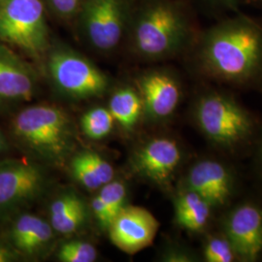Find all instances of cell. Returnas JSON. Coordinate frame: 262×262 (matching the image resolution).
<instances>
[{
    "label": "cell",
    "instance_id": "obj_1",
    "mask_svg": "<svg viewBox=\"0 0 262 262\" xmlns=\"http://www.w3.org/2000/svg\"><path fill=\"white\" fill-rule=\"evenodd\" d=\"M195 61L208 79L231 85L262 82V24L237 14L207 28L196 39Z\"/></svg>",
    "mask_w": 262,
    "mask_h": 262
},
{
    "label": "cell",
    "instance_id": "obj_2",
    "mask_svg": "<svg viewBox=\"0 0 262 262\" xmlns=\"http://www.w3.org/2000/svg\"><path fill=\"white\" fill-rule=\"evenodd\" d=\"M12 133L19 145L45 163L62 165L72 157L75 125L69 115L54 105H31L13 119Z\"/></svg>",
    "mask_w": 262,
    "mask_h": 262
},
{
    "label": "cell",
    "instance_id": "obj_3",
    "mask_svg": "<svg viewBox=\"0 0 262 262\" xmlns=\"http://www.w3.org/2000/svg\"><path fill=\"white\" fill-rule=\"evenodd\" d=\"M191 39L186 13L170 0H154L144 7L133 31L134 48L146 59L174 56Z\"/></svg>",
    "mask_w": 262,
    "mask_h": 262
},
{
    "label": "cell",
    "instance_id": "obj_4",
    "mask_svg": "<svg viewBox=\"0 0 262 262\" xmlns=\"http://www.w3.org/2000/svg\"><path fill=\"white\" fill-rule=\"evenodd\" d=\"M198 129L216 147L234 150L253 136L252 115L228 94L210 91L201 94L193 106Z\"/></svg>",
    "mask_w": 262,
    "mask_h": 262
},
{
    "label": "cell",
    "instance_id": "obj_5",
    "mask_svg": "<svg viewBox=\"0 0 262 262\" xmlns=\"http://www.w3.org/2000/svg\"><path fill=\"white\" fill-rule=\"evenodd\" d=\"M0 38L30 55L43 53L48 28L42 0H2Z\"/></svg>",
    "mask_w": 262,
    "mask_h": 262
},
{
    "label": "cell",
    "instance_id": "obj_6",
    "mask_svg": "<svg viewBox=\"0 0 262 262\" xmlns=\"http://www.w3.org/2000/svg\"><path fill=\"white\" fill-rule=\"evenodd\" d=\"M48 70L56 89L72 99L99 97L108 79L93 62L73 51L56 49L48 59Z\"/></svg>",
    "mask_w": 262,
    "mask_h": 262
},
{
    "label": "cell",
    "instance_id": "obj_7",
    "mask_svg": "<svg viewBox=\"0 0 262 262\" xmlns=\"http://www.w3.org/2000/svg\"><path fill=\"white\" fill-rule=\"evenodd\" d=\"M47 173L36 162L11 159L0 162V217L16 214L37 201L47 189Z\"/></svg>",
    "mask_w": 262,
    "mask_h": 262
},
{
    "label": "cell",
    "instance_id": "obj_8",
    "mask_svg": "<svg viewBox=\"0 0 262 262\" xmlns=\"http://www.w3.org/2000/svg\"><path fill=\"white\" fill-rule=\"evenodd\" d=\"M183 150L170 137H154L133 151L130 166L133 173L160 187L171 185L183 161Z\"/></svg>",
    "mask_w": 262,
    "mask_h": 262
},
{
    "label": "cell",
    "instance_id": "obj_9",
    "mask_svg": "<svg viewBox=\"0 0 262 262\" xmlns=\"http://www.w3.org/2000/svg\"><path fill=\"white\" fill-rule=\"evenodd\" d=\"M232 245L239 261H256L262 254V211L244 202L230 209L222 221V230Z\"/></svg>",
    "mask_w": 262,
    "mask_h": 262
},
{
    "label": "cell",
    "instance_id": "obj_10",
    "mask_svg": "<svg viewBox=\"0 0 262 262\" xmlns=\"http://www.w3.org/2000/svg\"><path fill=\"white\" fill-rule=\"evenodd\" d=\"M182 187L196 192L215 210L224 208L231 200L235 179L225 163L216 159H202L187 170Z\"/></svg>",
    "mask_w": 262,
    "mask_h": 262
},
{
    "label": "cell",
    "instance_id": "obj_11",
    "mask_svg": "<svg viewBox=\"0 0 262 262\" xmlns=\"http://www.w3.org/2000/svg\"><path fill=\"white\" fill-rule=\"evenodd\" d=\"M159 228V223L150 211L126 205L113 220L108 233L117 248L133 254L151 245Z\"/></svg>",
    "mask_w": 262,
    "mask_h": 262
},
{
    "label": "cell",
    "instance_id": "obj_12",
    "mask_svg": "<svg viewBox=\"0 0 262 262\" xmlns=\"http://www.w3.org/2000/svg\"><path fill=\"white\" fill-rule=\"evenodd\" d=\"M124 28V12L120 0H88L84 28L89 41L99 51L118 46Z\"/></svg>",
    "mask_w": 262,
    "mask_h": 262
},
{
    "label": "cell",
    "instance_id": "obj_13",
    "mask_svg": "<svg viewBox=\"0 0 262 262\" xmlns=\"http://www.w3.org/2000/svg\"><path fill=\"white\" fill-rule=\"evenodd\" d=\"M137 90L143 101L144 115L151 122L169 119L178 108L181 85L167 71L152 70L141 76Z\"/></svg>",
    "mask_w": 262,
    "mask_h": 262
},
{
    "label": "cell",
    "instance_id": "obj_14",
    "mask_svg": "<svg viewBox=\"0 0 262 262\" xmlns=\"http://www.w3.org/2000/svg\"><path fill=\"white\" fill-rule=\"evenodd\" d=\"M36 88L32 69L10 50L0 46V106L31 100Z\"/></svg>",
    "mask_w": 262,
    "mask_h": 262
},
{
    "label": "cell",
    "instance_id": "obj_15",
    "mask_svg": "<svg viewBox=\"0 0 262 262\" xmlns=\"http://www.w3.org/2000/svg\"><path fill=\"white\" fill-rule=\"evenodd\" d=\"M56 231L50 222L32 214L16 216L10 229V242L13 248L26 257L43 255L55 241Z\"/></svg>",
    "mask_w": 262,
    "mask_h": 262
},
{
    "label": "cell",
    "instance_id": "obj_16",
    "mask_svg": "<svg viewBox=\"0 0 262 262\" xmlns=\"http://www.w3.org/2000/svg\"><path fill=\"white\" fill-rule=\"evenodd\" d=\"M89 212L84 198L75 190L66 189L51 202L49 222L56 234H76L86 225Z\"/></svg>",
    "mask_w": 262,
    "mask_h": 262
},
{
    "label": "cell",
    "instance_id": "obj_17",
    "mask_svg": "<svg viewBox=\"0 0 262 262\" xmlns=\"http://www.w3.org/2000/svg\"><path fill=\"white\" fill-rule=\"evenodd\" d=\"M69 171L76 183L88 190H99L115 177L112 164L93 150H83L72 156Z\"/></svg>",
    "mask_w": 262,
    "mask_h": 262
},
{
    "label": "cell",
    "instance_id": "obj_18",
    "mask_svg": "<svg viewBox=\"0 0 262 262\" xmlns=\"http://www.w3.org/2000/svg\"><path fill=\"white\" fill-rule=\"evenodd\" d=\"M174 220L179 227L191 233H201L211 222L214 209L203 197L181 187L174 198Z\"/></svg>",
    "mask_w": 262,
    "mask_h": 262
},
{
    "label": "cell",
    "instance_id": "obj_19",
    "mask_svg": "<svg viewBox=\"0 0 262 262\" xmlns=\"http://www.w3.org/2000/svg\"><path fill=\"white\" fill-rule=\"evenodd\" d=\"M108 109L115 122L126 132L133 130L144 115L143 101L138 90L125 86L115 92L109 101Z\"/></svg>",
    "mask_w": 262,
    "mask_h": 262
},
{
    "label": "cell",
    "instance_id": "obj_20",
    "mask_svg": "<svg viewBox=\"0 0 262 262\" xmlns=\"http://www.w3.org/2000/svg\"><path fill=\"white\" fill-rule=\"evenodd\" d=\"M115 120L108 108L94 107L84 113L81 119V127L84 135L93 140L107 137L115 125Z\"/></svg>",
    "mask_w": 262,
    "mask_h": 262
},
{
    "label": "cell",
    "instance_id": "obj_21",
    "mask_svg": "<svg viewBox=\"0 0 262 262\" xmlns=\"http://www.w3.org/2000/svg\"><path fill=\"white\" fill-rule=\"evenodd\" d=\"M201 258L206 262L238 260L232 245L222 231L206 235L202 245Z\"/></svg>",
    "mask_w": 262,
    "mask_h": 262
},
{
    "label": "cell",
    "instance_id": "obj_22",
    "mask_svg": "<svg viewBox=\"0 0 262 262\" xmlns=\"http://www.w3.org/2000/svg\"><path fill=\"white\" fill-rule=\"evenodd\" d=\"M56 257L61 262H94L97 259V251L88 241L70 239L59 246Z\"/></svg>",
    "mask_w": 262,
    "mask_h": 262
},
{
    "label": "cell",
    "instance_id": "obj_23",
    "mask_svg": "<svg viewBox=\"0 0 262 262\" xmlns=\"http://www.w3.org/2000/svg\"><path fill=\"white\" fill-rule=\"evenodd\" d=\"M97 194L110 209L114 219L127 205V187L121 180H112L101 187Z\"/></svg>",
    "mask_w": 262,
    "mask_h": 262
},
{
    "label": "cell",
    "instance_id": "obj_24",
    "mask_svg": "<svg viewBox=\"0 0 262 262\" xmlns=\"http://www.w3.org/2000/svg\"><path fill=\"white\" fill-rule=\"evenodd\" d=\"M159 259L164 262H195L199 260V256L185 245L168 243L161 250Z\"/></svg>",
    "mask_w": 262,
    "mask_h": 262
},
{
    "label": "cell",
    "instance_id": "obj_25",
    "mask_svg": "<svg viewBox=\"0 0 262 262\" xmlns=\"http://www.w3.org/2000/svg\"><path fill=\"white\" fill-rule=\"evenodd\" d=\"M91 212L98 226L104 231H108L110 225L112 224L114 216L110 209L104 203L103 200L98 194L92 199Z\"/></svg>",
    "mask_w": 262,
    "mask_h": 262
},
{
    "label": "cell",
    "instance_id": "obj_26",
    "mask_svg": "<svg viewBox=\"0 0 262 262\" xmlns=\"http://www.w3.org/2000/svg\"><path fill=\"white\" fill-rule=\"evenodd\" d=\"M52 7L62 17H71L79 9L81 0H49Z\"/></svg>",
    "mask_w": 262,
    "mask_h": 262
},
{
    "label": "cell",
    "instance_id": "obj_27",
    "mask_svg": "<svg viewBox=\"0 0 262 262\" xmlns=\"http://www.w3.org/2000/svg\"><path fill=\"white\" fill-rule=\"evenodd\" d=\"M23 257L11 244L0 241V262H13Z\"/></svg>",
    "mask_w": 262,
    "mask_h": 262
},
{
    "label": "cell",
    "instance_id": "obj_28",
    "mask_svg": "<svg viewBox=\"0 0 262 262\" xmlns=\"http://www.w3.org/2000/svg\"><path fill=\"white\" fill-rule=\"evenodd\" d=\"M211 5H214L219 8L236 11L239 5L240 0H206Z\"/></svg>",
    "mask_w": 262,
    "mask_h": 262
},
{
    "label": "cell",
    "instance_id": "obj_29",
    "mask_svg": "<svg viewBox=\"0 0 262 262\" xmlns=\"http://www.w3.org/2000/svg\"><path fill=\"white\" fill-rule=\"evenodd\" d=\"M6 150H7V141H6L4 135L2 134V132L0 130V154L4 152Z\"/></svg>",
    "mask_w": 262,
    "mask_h": 262
},
{
    "label": "cell",
    "instance_id": "obj_30",
    "mask_svg": "<svg viewBox=\"0 0 262 262\" xmlns=\"http://www.w3.org/2000/svg\"><path fill=\"white\" fill-rule=\"evenodd\" d=\"M251 1L253 2V4H255V5H257V6L262 8V0H251Z\"/></svg>",
    "mask_w": 262,
    "mask_h": 262
},
{
    "label": "cell",
    "instance_id": "obj_31",
    "mask_svg": "<svg viewBox=\"0 0 262 262\" xmlns=\"http://www.w3.org/2000/svg\"><path fill=\"white\" fill-rule=\"evenodd\" d=\"M259 159H260V162H261L262 165V143L261 146H260V149H259Z\"/></svg>",
    "mask_w": 262,
    "mask_h": 262
},
{
    "label": "cell",
    "instance_id": "obj_32",
    "mask_svg": "<svg viewBox=\"0 0 262 262\" xmlns=\"http://www.w3.org/2000/svg\"><path fill=\"white\" fill-rule=\"evenodd\" d=\"M260 84H262V82H261V83H260Z\"/></svg>",
    "mask_w": 262,
    "mask_h": 262
}]
</instances>
